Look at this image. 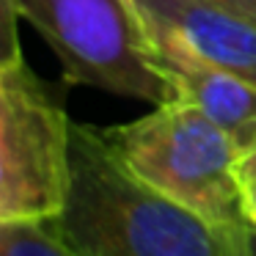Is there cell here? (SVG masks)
Here are the masks:
<instances>
[{
    "label": "cell",
    "mask_w": 256,
    "mask_h": 256,
    "mask_svg": "<svg viewBox=\"0 0 256 256\" xmlns=\"http://www.w3.org/2000/svg\"><path fill=\"white\" fill-rule=\"evenodd\" d=\"M144 25L176 36L212 66L256 86V22L206 0H138Z\"/></svg>",
    "instance_id": "cell-6"
},
{
    "label": "cell",
    "mask_w": 256,
    "mask_h": 256,
    "mask_svg": "<svg viewBox=\"0 0 256 256\" xmlns=\"http://www.w3.org/2000/svg\"><path fill=\"white\" fill-rule=\"evenodd\" d=\"M127 168L212 226L245 232L240 210V149L198 105L171 96L149 116L102 130Z\"/></svg>",
    "instance_id": "cell-2"
},
{
    "label": "cell",
    "mask_w": 256,
    "mask_h": 256,
    "mask_svg": "<svg viewBox=\"0 0 256 256\" xmlns=\"http://www.w3.org/2000/svg\"><path fill=\"white\" fill-rule=\"evenodd\" d=\"M149 61L168 80L174 96L198 105L215 124H220L240 154L256 146V86L240 74L212 66L190 52L176 36L146 25Z\"/></svg>",
    "instance_id": "cell-5"
},
{
    "label": "cell",
    "mask_w": 256,
    "mask_h": 256,
    "mask_svg": "<svg viewBox=\"0 0 256 256\" xmlns=\"http://www.w3.org/2000/svg\"><path fill=\"white\" fill-rule=\"evenodd\" d=\"M72 130L64 96L22 52L0 58V220H50L64 210Z\"/></svg>",
    "instance_id": "cell-3"
},
{
    "label": "cell",
    "mask_w": 256,
    "mask_h": 256,
    "mask_svg": "<svg viewBox=\"0 0 256 256\" xmlns=\"http://www.w3.org/2000/svg\"><path fill=\"white\" fill-rule=\"evenodd\" d=\"M50 220L80 256H242L245 240L146 184L91 124L72 130L69 193Z\"/></svg>",
    "instance_id": "cell-1"
},
{
    "label": "cell",
    "mask_w": 256,
    "mask_h": 256,
    "mask_svg": "<svg viewBox=\"0 0 256 256\" xmlns=\"http://www.w3.org/2000/svg\"><path fill=\"white\" fill-rule=\"evenodd\" d=\"M52 47L64 78L108 94L162 105L174 96L149 61V36L122 0H12Z\"/></svg>",
    "instance_id": "cell-4"
},
{
    "label": "cell",
    "mask_w": 256,
    "mask_h": 256,
    "mask_svg": "<svg viewBox=\"0 0 256 256\" xmlns=\"http://www.w3.org/2000/svg\"><path fill=\"white\" fill-rule=\"evenodd\" d=\"M240 210L248 228H256V174L240 176Z\"/></svg>",
    "instance_id": "cell-8"
},
{
    "label": "cell",
    "mask_w": 256,
    "mask_h": 256,
    "mask_svg": "<svg viewBox=\"0 0 256 256\" xmlns=\"http://www.w3.org/2000/svg\"><path fill=\"white\" fill-rule=\"evenodd\" d=\"M242 256H256V228H245V240H242Z\"/></svg>",
    "instance_id": "cell-10"
},
{
    "label": "cell",
    "mask_w": 256,
    "mask_h": 256,
    "mask_svg": "<svg viewBox=\"0 0 256 256\" xmlns=\"http://www.w3.org/2000/svg\"><path fill=\"white\" fill-rule=\"evenodd\" d=\"M0 256H80L52 220H0Z\"/></svg>",
    "instance_id": "cell-7"
},
{
    "label": "cell",
    "mask_w": 256,
    "mask_h": 256,
    "mask_svg": "<svg viewBox=\"0 0 256 256\" xmlns=\"http://www.w3.org/2000/svg\"><path fill=\"white\" fill-rule=\"evenodd\" d=\"M206 3L232 8V12H237V14H242V17H248L256 22V0H206Z\"/></svg>",
    "instance_id": "cell-9"
}]
</instances>
